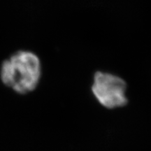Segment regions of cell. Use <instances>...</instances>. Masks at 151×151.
<instances>
[{
    "label": "cell",
    "instance_id": "1",
    "mask_svg": "<svg viewBox=\"0 0 151 151\" xmlns=\"http://www.w3.org/2000/svg\"><path fill=\"white\" fill-rule=\"evenodd\" d=\"M42 67L39 58L30 50L15 52L4 60L0 67V78L6 86L20 94L37 88L40 82Z\"/></svg>",
    "mask_w": 151,
    "mask_h": 151
},
{
    "label": "cell",
    "instance_id": "2",
    "mask_svg": "<svg viewBox=\"0 0 151 151\" xmlns=\"http://www.w3.org/2000/svg\"><path fill=\"white\" fill-rule=\"evenodd\" d=\"M127 85L123 79L111 73L94 74L92 92L101 105L107 109L123 106L127 103L125 96Z\"/></svg>",
    "mask_w": 151,
    "mask_h": 151
}]
</instances>
